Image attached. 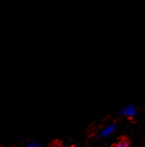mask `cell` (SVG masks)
Returning <instances> with one entry per match:
<instances>
[{"mask_svg":"<svg viewBox=\"0 0 145 147\" xmlns=\"http://www.w3.org/2000/svg\"><path fill=\"white\" fill-rule=\"evenodd\" d=\"M115 130V125L114 124H109L107 126H105L103 129H101V131L99 132V136L100 137H107V136L111 135Z\"/></svg>","mask_w":145,"mask_h":147,"instance_id":"7a4b0ae2","label":"cell"},{"mask_svg":"<svg viewBox=\"0 0 145 147\" xmlns=\"http://www.w3.org/2000/svg\"><path fill=\"white\" fill-rule=\"evenodd\" d=\"M24 147H43L41 144L37 143V142H29L28 144H26Z\"/></svg>","mask_w":145,"mask_h":147,"instance_id":"277c9868","label":"cell"},{"mask_svg":"<svg viewBox=\"0 0 145 147\" xmlns=\"http://www.w3.org/2000/svg\"><path fill=\"white\" fill-rule=\"evenodd\" d=\"M52 147H60V146H58V145H53Z\"/></svg>","mask_w":145,"mask_h":147,"instance_id":"5b68a950","label":"cell"},{"mask_svg":"<svg viewBox=\"0 0 145 147\" xmlns=\"http://www.w3.org/2000/svg\"><path fill=\"white\" fill-rule=\"evenodd\" d=\"M113 147H130V144H129L126 140H121V141L117 142Z\"/></svg>","mask_w":145,"mask_h":147,"instance_id":"3957f363","label":"cell"},{"mask_svg":"<svg viewBox=\"0 0 145 147\" xmlns=\"http://www.w3.org/2000/svg\"><path fill=\"white\" fill-rule=\"evenodd\" d=\"M120 114L125 117H133L136 114V109L132 105H128L126 107H122L120 110Z\"/></svg>","mask_w":145,"mask_h":147,"instance_id":"6da1fadb","label":"cell"}]
</instances>
